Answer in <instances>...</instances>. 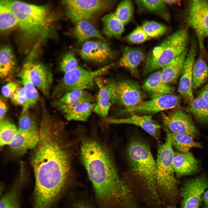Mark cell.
Returning <instances> with one entry per match:
<instances>
[{"label": "cell", "instance_id": "cell-1", "mask_svg": "<svg viewBox=\"0 0 208 208\" xmlns=\"http://www.w3.org/2000/svg\"><path fill=\"white\" fill-rule=\"evenodd\" d=\"M59 127L58 122L53 116L42 115L39 140L31 164L36 183L45 189L64 185L70 171V155Z\"/></svg>", "mask_w": 208, "mask_h": 208}, {"label": "cell", "instance_id": "cell-2", "mask_svg": "<svg viewBox=\"0 0 208 208\" xmlns=\"http://www.w3.org/2000/svg\"><path fill=\"white\" fill-rule=\"evenodd\" d=\"M81 155L96 197L108 207L131 205V196L120 179L115 164L106 149L90 139L82 140Z\"/></svg>", "mask_w": 208, "mask_h": 208}, {"label": "cell", "instance_id": "cell-3", "mask_svg": "<svg viewBox=\"0 0 208 208\" xmlns=\"http://www.w3.org/2000/svg\"><path fill=\"white\" fill-rule=\"evenodd\" d=\"M6 1L25 38L38 41L49 36L54 22V17L49 7L18 1Z\"/></svg>", "mask_w": 208, "mask_h": 208}, {"label": "cell", "instance_id": "cell-4", "mask_svg": "<svg viewBox=\"0 0 208 208\" xmlns=\"http://www.w3.org/2000/svg\"><path fill=\"white\" fill-rule=\"evenodd\" d=\"M189 41L187 28H179L154 47L146 60L144 70L149 73L162 68L186 49Z\"/></svg>", "mask_w": 208, "mask_h": 208}, {"label": "cell", "instance_id": "cell-5", "mask_svg": "<svg viewBox=\"0 0 208 208\" xmlns=\"http://www.w3.org/2000/svg\"><path fill=\"white\" fill-rule=\"evenodd\" d=\"M127 156L132 172L144 181L153 195H156V162L149 146L140 139H132L127 147Z\"/></svg>", "mask_w": 208, "mask_h": 208}, {"label": "cell", "instance_id": "cell-6", "mask_svg": "<svg viewBox=\"0 0 208 208\" xmlns=\"http://www.w3.org/2000/svg\"><path fill=\"white\" fill-rule=\"evenodd\" d=\"M166 140L159 145L156 162V183L157 188L169 198H173L178 192V182L173 166L174 151L170 134L167 129Z\"/></svg>", "mask_w": 208, "mask_h": 208}, {"label": "cell", "instance_id": "cell-7", "mask_svg": "<svg viewBox=\"0 0 208 208\" xmlns=\"http://www.w3.org/2000/svg\"><path fill=\"white\" fill-rule=\"evenodd\" d=\"M113 65L112 64L92 71L79 66L65 73L52 90L51 98L55 99L71 91L92 88L96 84L95 78L106 73Z\"/></svg>", "mask_w": 208, "mask_h": 208}, {"label": "cell", "instance_id": "cell-8", "mask_svg": "<svg viewBox=\"0 0 208 208\" xmlns=\"http://www.w3.org/2000/svg\"><path fill=\"white\" fill-rule=\"evenodd\" d=\"M112 104L118 103L126 108L125 111L133 109L143 101V95L139 86L129 80L116 82L107 80Z\"/></svg>", "mask_w": 208, "mask_h": 208}, {"label": "cell", "instance_id": "cell-9", "mask_svg": "<svg viewBox=\"0 0 208 208\" xmlns=\"http://www.w3.org/2000/svg\"><path fill=\"white\" fill-rule=\"evenodd\" d=\"M68 18L74 23L88 21L94 15L109 8L114 3L107 0H66L62 1Z\"/></svg>", "mask_w": 208, "mask_h": 208}, {"label": "cell", "instance_id": "cell-10", "mask_svg": "<svg viewBox=\"0 0 208 208\" xmlns=\"http://www.w3.org/2000/svg\"><path fill=\"white\" fill-rule=\"evenodd\" d=\"M186 20L187 25L195 31L199 43L208 38V1H190Z\"/></svg>", "mask_w": 208, "mask_h": 208}, {"label": "cell", "instance_id": "cell-11", "mask_svg": "<svg viewBox=\"0 0 208 208\" xmlns=\"http://www.w3.org/2000/svg\"><path fill=\"white\" fill-rule=\"evenodd\" d=\"M23 68L26 71L30 79L36 88L44 96L50 99L53 81L51 70L42 63L35 61L32 56L29 57L25 61Z\"/></svg>", "mask_w": 208, "mask_h": 208}, {"label": "cell", "instance_id": "cell-12", "mask_svg": "<svg viewBox=\"0 0 208 208\" xmlns=\"http://www.w3.org/2000/svg\"><path fill=\"white\" fill-rule=\"evenodd\" d=\"M163 122L171 132L189 135L194 138L198 136V131L191 117L180 109L166 114L161 112Z\"/></svg>", "mask_w": 208, "mask_h": 208}, {"label": "cell", "instance_id": "cell-13", "mask_svg": "<svg viewBox=\"0 0 208 208\" xmlns=\"http://www.w3.org/2000/svg\"><path fill=\"white\" fill-rule=\"evenodd\" d=\"M208 188V179L205 174L186 181L181 190V208H198L201 196Z\"/></svg>", "mask_w": 208, "mask_h": 208}, {"label": "cell", "instance_id": "cell-14", "mask_svg": "<svg viewBox=\"0 0 208 208\" xmlns=\"http://www.w3.org/2000/svg\"><path fill=\"white\" fill-rule=\"evenodd\" d=\"M79 54L84 60L97 63L111 60L116 54L107 42L101 40L85 42L79 51Z\"/></svg>", "mask_w": 208, "mask_h": 208}, {"label": "cell", "instance_id": "cell-15", "mask_svg": "<svg viewBox=\"0 0 208 208\" xmlns=\"http://www.w3.org/2000/svg\"><path fill=\"white\" fill-rule=\"evenodd\" d=\"M197 51L196 42L192 41L179 82L178 92L188 105L194 100L192 92V70Z\"/></svg>", "mask_w": 208, "mask_h": 208}, {"label": "cell", "instance_id": "cell-16", "mask_svg": "<svg viewBox=\"0 0 208 208\" xmlns=\"http://www.w3.org/2000/svg\"><path fill=\"white\" fill-rule=\"evenodd\" d=\"M180 97L172 94H167L143 101L138 107L126 111L127 112L146 114H154L177 107Z\"/></svg>", "mask_w": 208, "mask_h": 208}, {"label": "cell", "instance_id": "cell-17", "mask_svg": "<svg viewBox=\"0 0 208 208\" xmlns=\"http://www.w3.org/2000/svg\"><path fill=\"white\" fill-rule=\"evenodd\" d=\"M199 161L190 151L181 153L174 151L173 166L175 175L181 177L192 174L200 170Z\"/></svg>", "mask_w": 208, "mask_h": 208}, {"label": "cell", "instance_id": "cell-18", "mask_svg": "<svg viewBox=\"0 0 208 208\" xmlns=\"http://www.w3.org/2000/svg\"><path fill=\"white\" fill-rule=\"evenodd\" d=\"M108 122L114 124H132L141 127L156 139L158 138V133L161 126L149 116L134 114L126 118H109Z\"/></svg>", "mask_w": 208, "mask_h": 208}, {"label": "cell", "instance_id": "cell-19", "mask_svg": "<svg viewBox=\"0 0 208 208\" xmlns=\"http://www.w3.org/2000/svg\"><path fill=\"white\" fill-rule=\"evenodd\" d=\"M39 140L38 131L23 132L18 131L13 140L9 145L12 151L21 155L28 150L35 148Z\"/></svg>", "mask_w": 208, "mask_h": 208}, {"label": "cell", "instance_id": "cell-20", "mask_svg": "<svg viewBox=\"0 0 208 208\" xmlns=\"http://www.w3.org/2000/svg\"><path fill=\"white\" fill-rule=\"evenodd\" d=\"M142 88L147 91L152 99L164 95L172 94L173 88L162 80L161 70H158L151 74L144 81Z\"/></svg>", "mask_w": 208, "mask_h": 208}, {"label": "cell", "instance_id": "cell-21", "mask_svg": "<svg viewBox=\"0 0 208 208\" xmlns=\"http://www.w3.org/2000/svg\"><path fill=\"white\" fill-rule=\"evenodd\" d=\"M95 81L99 92L96 99V104L94 111L100 116L106 117L112 104L109 87L107 80H104L101 76L96 78Z\"/></svg>", "mask_w": 208, "mask_h": 208}, {"label": "cell", "instance_id": "cell-22", "mask_svg": "<svg viewBox=\"0 0 208 208\" xmlns=\"http://www.w3.org/2000/svg\"><path fill=\"white\" fill-rule=\"evenodd\" d=\"M144 57V53L141 49L125 47L122 49V55L118 62V65L128 69L133 75L138 76V66Z\"/></svg>", "mask_w": 208, "mask_h": 208}, {"label": "cell", "instance_id": "cell-23", "mask_svg": "<svg viewBox=\"0 0 208 208\" xmlns=\"http://www.w3.org/2000/svg\"><path fill=\"white\" fill-rule=\"evenodd\" d=\"M17 71L14 56L8 46L2 47L0 52V76L3 81H12Z\"/></svg>", "mask_w": 208, "mask_h": 208}, {"label": "cell", "instance_id": "cell-24", "mask_svg": "<svg viewBox=\"0 0 208 208\" xmlns=\"http://www.w3.org/2000/svg\"><path fill=\"white\" fill-rule=\"evenodd\" d=\"M188 51L187 49L179 56L162 68L163 81L168 84L176 81L181 76Z\"/></svg>", "mask_w": 208, "mask_h": 208}, {"label": "cell", "instance_id": "cell-25", "mask_svg": "<svg viewBox=\"0 0 208 208\" xmlns=\"http://www.w3.org/2000/svg\"><path fill=\"white\" fill-rule=\"evenodd\" d=\"M75 23L73 32L78 43L93 38L107 42L106 39L88 21L81 20Z\"/></svg>", "mask_w": 208, "mask_h": 208}, {"label": "cell", "instance_id": "cell-26", "mask_svg": "<svg viewBox=\"0 0 208 208\" xmlns=\"http://www.w3.org/2000/svg\"><path fill=\"white\" fill-rule=\"evenodd\" d=\"M23 86V88L26 97V102L22 107V113L35 105L39 99V96L36 87L30 79L26 71L22 68L18 74Z\"/></svg>", "mask_w": 208, "mask_h": 208}, {"label": "cell", "instance_id": "cell-27", "mask_svg": "<svg viewBox=\"0 0 208 208\" xmlns=\"http://www.w3.org/2000/svg\"><path fill=\"white\" fill-rule=\"evenodd\" d=\"M103 31L107 37L120 38L124 31V25L117 18L114 13L104 15L102 18Z\"/></svg>", "mask_w": 208, "mask_h": 208}, {"label": "cell", "instance_id": "cell-28", "mask_svg": "<svg viewBox=\"0 0 208 208\" xmlns=\"http://www.w3.org/2000/svg\"><path fill=\"white\" fill-rule=\"evenodd\" d=\"M166 128L169 133L172 146L178 151L186 153L193 148H202L201 144L195 141L192 136L186 134L174 133Z\"/></svg>", "mask_w": 208, "mask_h": 208}, {"label": "cell", "instance_id": "cell-29", "mask_svg": "<svg viewBox=\"0 0 208 208\" xmlns=\"http://www.w3.org/2000/svg\"><path fill=\"white\" fill-rule=\"evenodd\" d=\"M208 80V66L202 54L194 63L192 70V88L196 89Z\"/></svg>", "mask_w": 208, "mask_h": 208}, {"label": "cell", "instance_id": "cell-30", "mask_svg": "<svg viewBox=\"0 0 208 208\" xmlns=\"http://www.w3.org/2000/svg\"><path fill=\"white\" fill-rule=\"evenodd\" d=\"M135 1L141 10L154 13L166 21H170L168 10L163 0H136Z\"/></svg>", "mask_w": 208, "mask_h": 208}, {"label": "cell", "instance_id": "cell-31", "mask_svg": "<svg viewBox=\"0 0 208 208\" xmlns=\"http://www.w3.org/2000/svg\"><path fill=\"white\" fill-rule=\"evenodd\" d=\"M82 99H87L92 102L96 101V99L86 90H78L68 92L60 98L54 99L52 104L56 108L61 105L69 104Z\"/></svg>", "mask_w": 208, "mask_h": 208}, {"label": "cell", "instance_id": "cell-32", "mask_svg": "<svg viewBox=\"0 0 208 208\" xmlns=\"http://www.w3.org/2000/svg\"><path fill=\"white\" fill-rule=\"evenodd\" d=\"M18 23L14 14L8 5L6 0L0 1V29L2 31L11 29Z\"/></svg>", "mask_w": 208, "mask_h": 208}, {"label": "cell", "instance_id": "cell-33", "mask_svg": "<svg viewBox=\"0 0 208 208\" xmlns=\"http://www.w3.org/2000/svg\"><path fill=\"white\" fill-rule=\"evenodd\" d=\"M96 103L85 102L78 105L64 115L68 120L85 121L94 111Z\"/></svg>", "mask_w": 208, "mask_h": 208}, {"label": "cell", "instance_id": "cell-34", "mask_svg": "<svg viewBox=\"0 0 208 208\" xmlns=\"http://www.w3.org/2000/svg\"><path fill=\"white\" fill-rule=\"evenodd\" d=\"M188 110L199 122L208 123V104L198 96L188 105Z\"/></svg>", "mask_w": 208, "mask_h": 208}, {"label": "cell", "instance_id": "cell-35", "mask_svg": "<svg viewBox=\"0 0 208 208\" xmlns=\"http://www.w3.org/2000/svg\"><path fill=\"white\" fill-rule=\"evenodd\" d=\"M18 131L15 125L9 120L3 119L0 122V146L9 145Z\"/></svg>", "mask_w": 208, "mask_h": 208}, {"label": "cell", "instance_id": "cell-36", "mask_svg": "<svg viewBox=\"0 0 208 208\" xmlns=\"http://www.w3.org/2000/svg\"><path fill=\"white\" fill-rule=\"evenodd\" d=\"M117 18L124 25L129 22L132 19L134 13L133 3L130 0H125L118 5L114 13Z\"/></svg>", "mask_w": 208, "mask_h": 208}, {"label": "cell", "instance_id": "cell-37", "mask_svg": "<svg viewBox=\"0 0 208 208\" xmlns=\"http://www.w3.org/2000/svg\"><path fill=\"white\" fill-rule=\"evenodd\" d=\"M142 27L150 38L160 37L166 34L168 30V27L166 25L154 21H145Z\"/></svg>", "mask_w": 208, "mask_h": 208}, {"label": "cell", "instance_id": "cell-38", "mask_svg": "<svg viewBox=\"0 0 208 208\" xmlns=\"http://www.w3.org/2000/svg\"><path fill=\"white\" fill-rule=\"evenodd\" d=\"M18 130L23 132L38 131L35 120L29 110L21 113L19 119Z\"/></svg>", "mask_w": 208, "mask_h": 208}, {"label": "cell", "instance_id": "cell-39", "mask_svg": "<svg viewBox=\"0 0 208 208\" xmlns=\"http://www.w3.org/2000/svg\"><path fill=\"white\" fill-rule=\"evenodd\" d=\"M151 39L143 30L142 26H138L124 38L126 41L133 44H139Z\"/></svg>", "mask_w": 208, "mask_h": 208}, {"label": "cell", "instance_id": "cell-40", "mask_svg": "<svg viewBox=\"0 0 208 208\" xmlns=\"http://www.w3.org/2000/svg\"><path fill=\"white\" fill-rule=\"evenodd\" d=\"M21 185V181L17 183L10 191L2 197L0 200V208H8L17 201Z\"/></svg>", "mask_w": 208, "mask_h": 208}, {"label": "cell", "instance_id": "cell-41", "mask_svg": "<svg viewBox=\"0 0 208 208\" xmlns=\"http://www.w3.org/2000/svg\"><path fill=\"white\" fill-rule=\"evenodd\" d=\"M78 62L74 53L69 52L63 57L60 64V68L64 73L70 71L77 67Z\"/></svg>", "mask_w": 208, "mask_h": 208}, {"label": "cell", "instance_id": "cell-42", "mask_svg": "<svg viewBox=\"0 0 208 208\" xmlns=\"http://www.w3.org/2000/svg\"><path fill=\"white\" fill-rule=\"evenodd\" d=\"M10 98L14 105L23 107L25 104L26 101L23 88L18 87Z\"/></svg>", "mask_w": 208, "mask_h": 208}, {"label": "cell", "instance_id": "cell-43", "mask_svg": "<svg viewBox=\"0 0 208 208\" xmlns=\"http://www.w3.org/2000/svg\"><path fill=\"white\" fill-rule=\"evenodd\" d=\"M18 87V84L16 82L11 81L4 85L1 89V93L5 98H10Z\"/></svg>", "mask_w": 208, "mask_h": 208}, {"label": "cell", "instance_id": "cell-44", "mask_svg": "<svg viewBox=\"0 0 208 208\" xmlns=\"http://www.w3.org/2000/svg\"><path fill=\"white\" fill-rule=\"evenodd\" d=\"M8 108L7 105L5 101L2 99L0 100V120L4 118L6 114Z\"/></svg>", "mask_w": 208, "mask_h": 208}, {"label": "cell", "instance_id": "cell-45", "mask_svg": "<svg viewBox=\"0 0 208 208\" xmlns=\"http://www.w3.org/2000/svg\"><path fill=\"white\" fill-rule=\"evenodd\" d=\"M198 96L201 97L208 104V83L202 89Z\"/></svg>", "mask_w": 208, "mask_h": 208}, {"label": "cell", "instance_id": "cell-46", "mask_svg": "<svg viewBox=\"0 0 208 208\" xmlns=\"http://www.w3.org/2000/svg\"><path fill=\"white\" fill-rule=\"evenodd\" d=\"M204 206L202 208H208V190L204 193Z\"/></svg>", "mask_w": 208, "mask_h": 208}, {"label": "cell", "instance_id": "cell-47", "mask_svg": "<svg viewBox=\"0 0 208 208\" xmlns=\"http://www.w3.org/2000/svg\"><path fill=\"white\" fill-rule=\"evenodd\" d=\"M163 1L166 4L175 5L180 3V1L177 0H163Z\"/></svg>", "mask_w": 208, "mask_h": 208}, {"label": "cell", "instance_id": "cell-48", "mask_svg": "<svg viewBox=\"0 0 208 208\" xmlns=\"http://www.w3.org/2000/svg\"><path fill=\"white\" fill-rule=\"evenodd\" d=\"M8 208H20L19 205L18 203V202L17 201H16L10 206H9Z\"/></svg>", "mask_w": 208, "mask_h": 208}, {"label": "cell", "instance_id": "cell-49", "mask_svg": "<svg viewBox=\"0 0 208 208\" xmlns=\"http://www.w3.org/2000/svg\"><path fill=\"white\" fill-rule=\"evenodd\" d=\"M74 208H91L88 206L83 204H79L76 206Z\"/></svg>", "mask_w": 208, "mask_h": 208}, {"label": "cell", "instance_id": "cell-50", "mask_svg": "<svg viewBox=\"0 0 208 208\" xmlns=\"http://www.w3.org/2000/svg\"><path fill=\"white\" fill-rule=\"evenodd\" d=\"M168 208H174V207H171V206H170V207H169H169H168Z\"/></svg>", "mask_w": 208, "mask_h": 208}]
</instances>
